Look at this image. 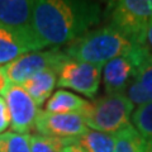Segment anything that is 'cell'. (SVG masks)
I'll return each instance as SVG.
<instances>
[{
  "mask_svg": "<svg viewBox=\"0 0 152 152\" xmlns=\"http://www.w3.org/2000/svg\"><path fill=\"white\" fill-rule=\"evenodd\" d=\"M5 86H7V80L1 72V69H0V94L3 93V90L5 89Z\"/></svg>",
  "mask_w": 152,
  "mask_h": 152,
  "instance_id": "603a6c76",
  "label": "cell"
},
{
  "mask_svg": "<svg viewBox=\"0 0 152 152\" xmlns=\"http://www.w3.org/2000/svg\"><path fill=\"white\" fill-rule=\"evenodd\" d=\"M147 91L152 94V56L147 55L142 61L134 77Z\"/></svg>",
  "mask_w": 152,
  "mask_h": 152,
  "instance_id": "d6986e66",
  "label": "cell"
},
{
  "mask_svg": "<svg viewBox=\"0 0 152 152\" xmlns=\"http://www.w3.org/2000/svg\"><path fill=\"white\" fill-rule=\"evenodd\" d=\"M10 113H9L7 102L3 96H0V134L7 131V128L10 126Z\"/></svg>",
  "mask_w": 152,
  "mask_h": 152,
  "instance_id": "44dd1931",
  "label": "cell"
},
{
  "mask_svg": "<svg viewBox=\"0 0 152 152\" xmlns=\"http://www.w3.org/2000/svg\"><path fill=\"white\" fill-rule=\"evenodd\" d=\"M132 124L145 140H152V102L133 112Z\"/></svg>",
  "mask_w": 152,
  "mask_h": 152,
  "instance_id": "2e32d148",
  "label": "cell"
},
{
  "mask_svg": "<svg viewBox=\"0 0 152 152\" xmlns=\"http://www.w3.org/2000/svg\"><path fill=\"white\" fill-rule=\"evenodd\" d=\"M64 152H86V151L75 143H67V146L64 148Z\"/></svg>",
  "mask_w": 152,
  "mask_h": 152,
  "instance_id": "7402d4cb",
  "label": "cell"
},
{
  "mask_svg": "<svg viewBox=\"0 0 152 152\" xmlns=\"http://www.w3.org/2000/svg\"><path fill=\"white\" fill-rule=\"evenodd\" d=\"M148 55L141 46L134 45L121 56L113 58L103 67V84L107 94L126 93L137 75L140 65Z\"/></svg>",
  "mask_w": 152,
  "mask_h": 152,
  "instance_id": "8992f818",
  "label": "cell"
},
{
  "mask_svg": "<svg viewBox=\"0 0 152 152\" xmlns=\"http://www.w3.org/2000/svg\"><path fill=\"white\" fill-rule=\"evenodd\" d=\"M67 60L69 57L64 50L52 48L48 51H34L26 53L0 69L7 84L22 85L28 79L47 69H56L58 71Z\"/></svg>",
  "mask_w": 152,
  "mask_h": 152,
  "instance_id": "5b68a950",
  "label": "cell"
},
{
  "mask_svg": "<svg viewBox=\"0 0 152 152\" xmlns=\"http://www.w3.org/2000/svg\"><path fill=\"white\" fill-rule=\"evenodd\" d=\"M34 51L39 50L31 37L0 23V67Z\"/></svg>",
  "mask_w": 152,
  "mask_h": 152,
  "instance_id": "8fae6325",
  "label": "cell"
},
{
  "mask_svg": "<svg viewBox=\"0 0 152 152\" xmlns=\"http://www.w3.org/2000/svg\"><path fill=\"white\" fill-rule=\"evenodd\" d=\"M137 45L141 46L147 53L152 56V20L147 24L145 31L142 32V34H141Z\"/></svg>",
  "mask_w": 152,
  "mask_h": 152,
  "instance_id": "ffe728a7",
  "label": "cell"
},
{
  "mask_svg": "<svg viewBox=\"0 0 152 152\" xmlns=\"http://www.w3.org/2000/svg\"><path fill=\"white\" fill-rule=\"evenodd\" d=\"M143 152H152V140H146Z\"/></svg>",
  "mask_w": 152,
  "mask_h": 152,
  "instance_id": "cb8c5ba5",
  "label": "cell"
},
{
  "mask_svg": "<svg viewBox=\"0 0 152 152\" xmlns=\"http://www.w3.org/2000/svg\"><path fill=\"white\" fill-rule=\"evenodd\" d=\"M94 0H36L32 33L38 48L67 46L100 22Z\"/></svg>",
  "mask_w": 152,
  "mask_h": 152,
  "instance_id": "6da1fadb",
  "label": "cell"
},
{
  "mask_svg": "<svg viewBox=\"0 0 152 152\" xmlns=\"http://www.w3.org/2000/svg\"><path fill=\"white\" fill-rule=\"evenodd\" d=\"M1 96L5 99L10 113V127L13 132L28 134L36 129V122L39 110L32 96L22 85L7 84Z\"/></svg>",
  "mask_w": 152,
  "mask_h": 152,
  "instance_id": "ba28073f",
  "label": "cell"
},
{
  "mask_svg": "<svg viewBox=\"0 0 152 152\" xmlns=\"http://www.w3.org/2000/svg\"><path fill=\"white\" fill-rule=\"evenodd\" d=\"M57 81H58V71L56 69H47L28 79L22 84V86L32 96L37 107H39L47 99L51 98V93L53 91Z\"/></svg>",
  "mask_w": 152,
  "mask_h": 152,
  "instance_id": "7c38bea8",
  "label": "cell"
},
{
  "mask_svg": "<svg viewBox=\"0 0 152 152\" xmlns=\"http://www.w3.org/2000/svg\"><path fill=\"white\" fill-rule=\"evenodd\" d=\"M88 129L80 113H50L39 110L36 122V131L39 134L56 137L61 140H74L84 134Z\"/></svg>",
  "mask_w": 152,
  "mask_h": 152,
  "instance_id": "9c48e42d",
  "label": "cell"
},
{
  "mask_svg": "<svg viewBox=\"0 0 152 152\" xmlns=\"http://www.w3.org/2000/svg\"><path fill=\"white\" fill-rule=\"evenodd\" d=\"M67 143H75L86 152H114L115 134L104 133L88 128L86 132L77 138L69 140Z\"/></svg>",
  "mask_w": 152,
  "mask_h": 152,
  "instance_id": "4fadbf2b",
  "label": "cell"
},
{
  "mask_svg": "<svg viewBox=\"0 0 152 152\" xmlns=\"http://www.w3.org/2000/svg\"><path fill=\"white\" fill-rule=\"evenodd\" d=\"M34 4L36 0H0V23L31 37L34 41L32 33Z\"/></svg>",
  "mask_w": 152,
  "mask_h": 152,
  "instance_id": "30bf717a",
  "label": "cell"
},
{
  "mask_svg": "<svg viewBox=\"0 0 152 152\" xmlns=\"http://www.w3.org/2000/svg\"><path fill=\"white\" fill-rule=\"evenodd\" d=\"M133 109L134 105L126 93L107 94L89 102L80 114L90 129L115 134L131 126Z\"/></svg>",
  "mask_w": 152,
  "mask_h": 152,
  "instance_id": "3957f363",
  "label": "cell"
},
{
  "mask_svg": "<svg viewBox=\"0 0 152 152\" xmlns=\"http://www.w3.org/2000/svg\"><path fill=\"white\" fill-rule=\"evenodd\" d=\"M29 145L32 152H64L67 146V140L43 134H29Z\"/></svg>",
  "mask_w": 152,
  "mask_h": 152,
  "instance_id": "e0dca14e",
  "label": "cell"
},
{
  "mask_svg": "<svg viewBox=\"0 0 152 152\" xmlns=\"http://www.w3.org/2000/svg\"><path fill=\"white\" fill-rule=\"evenodd\" d=\"M146 140L140 134L133 124L115 133L114 152H143Z\"/></svg>",
  "mask_w": 152,
  "mask_h": 152,
  "instance_id": "9a60e30c",
  "label": "cell"
},
{
  "mask_svg": "<svg viewBox=\"0 0 152 152\" xmlns=\"http://www.w3.org/2000/svg\"><path fill=\"white\" fill-rule=\"evenodd\" d=\"M136 43L121 29L107 24L89 31L64 48L71 60L98 66L108 64L113 58L128 52Z\"/></svg>",
  "mask_w": 152,
  "mask_h": 152,
  "instance_id": "7a4b0ae2",
  "label": "cell"
},
{
  "mask_svg": "<svg viewBox=\"0 0 152 152\" xmlns=\"http://www.w3.org/2000/svg\"><path fill=\"white\" fill-rule=\"evenodd\" d=\"M0 152H32L29 134L7 132L0 134Z\"/></svg>",
  "mask_w": 152,
  "mask_h": 152,
  "instance_id": "ac0fdd59",
  "label": "cell"
},
{
  "mask_svg": "<svg viewBox=\"0 0 152 152\" xmlns=\"http://www.w3.org/2000/svg\"><path fill=\"white\" fill-rule=\"evenodd\" d=\"M103 66L81 62L69 58L58 70V86L67 88L83 94L84 96L95 98L102 80Z\"/></svg>",
  "mask_w": 152,
  "mask_h": 152,
  "instance_id": "52a82bcc",
  "label": "cell"
},
{
  "mask_svg": "<svg viewBox=\"0 0 152 152\" xmlns=\"http://www.w3.org/2000/svg\"><path fill=\"white\" fill-rule=\"evenodd\" d=\"M108 24L121 29L137 45L152 20V0H104Z\"/></svg>",
  "mask_w": 152,
  "mask_h": 152,
  "instance_id": "277c9868",
  "label": "cell"
},
{
  "mask_svg": "<svg viewBox=\"0 0 152 152\" xmlns=\"http://www.w3.org/2000/svg\"><path fill=\"white\" fill-rule=\"evenodd\" d=\"M88 100L67 90H57L47 100L46 110L50 113H81V110L88 105Z\"/></svg>",
  "mask_w": 152,
  "mask_h": 152,
  "instance_id": "5bb4252c",
  "label": "cell"
}]
</instances>
